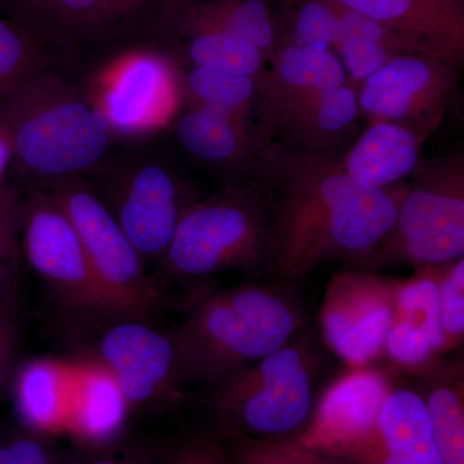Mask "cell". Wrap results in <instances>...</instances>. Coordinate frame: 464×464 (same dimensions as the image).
<instances>
[{
  "label": "cell",
  "mask_w": 464,
  "mask_h": 464,
  "mask_svg": "<svg viewBox=\"0 0 464 464\" xmlns=\"http://www.w3.org/2000/svg\"><path fill=\"white\" fill-rule=\"evenodd\" d=\"M308 323L297 286L244 283L206 293L173 333L182 386L213 389L279 350Z\"/></svg>",
  "instance_id": "cell-2"
},
{
  "label": "cell",
  "mask_w": 464,
  "mask_h": 464,
  "mask_svg": "<svg viewBox=\"0 0 464 464\" xmlns=\"http://www.w3.org/2000/svg\"><path fill=\"white\" fill-rule=\"evenodd\" d=\"M176 136L188 154L204 163H227L241 149L239 116L197 106L177 121Z\"/></svg>",
  "instance_id": "cell-24"
},
{
  "label": "cell",
  "mask_w": 464,
  "mask_h": 464,
  "mask_svg": "<svg viewBox=\"0 0 464 464\" xmlns=\"http://www.w3.org/2000/svg\"><path fill=\"white\" fill-rule=\"evenodd\" d=\"M396 282L360 268L341 271L329 280L316 326L332 355L344 365H373L383 356Z\"/></svg>",
  "instance_id": "cell-10"
},
{
  "label": "cell",
  "mask_w": 464,
  "mask_h": 464,
  "mask_svg": "<svg viewBox=\"0 0 464 464\" xmlns=\"http://www.w3.org/2000/svg\"><path fill=\"white\" fill-rule=\"evenodd\" d=\"M402 198L344 170L292 179L271 213L268 275L297 286L328 262L362 264L392 230Z\"/></svg>",
  "instance_id": "cell-1"
},
{
  "label": "cell",
  "mask_w": 464,
  "mask_h": 464,
  "mask_svg": "<svg viewBox=\"0 0 464 464\" xmlns=\"http://www.w3.org/2000/svg\"><path fill=\"white\" fill-rule=\"evenodd\" d=\"M75 362L36 359L26 362L14 380V402L30 431L65 430L74 383Z\"/></svg>",
  "instance_id": "cell-18"
},
{
  "label": "cell",
  "mask_w": 464,
  "mask_h": 464,
  "mask_svg": "<svg viewBox=\"0 0 464 464\" xmlns=\"http://www.w3.org/2000/svg\"><path fill=\"white\" fill-rule=\"evenodd\" d=\"M340 464H400L398 459L390 453L389 449L384 445L382 436L362 449L353 456L348 457Z\"/></svg>",
  "instance_id": "cell-39"
},
{
  "label": "cell",
  "mask_w": 464,
  "mask_h": 464,
  "mask_svg": "<svg viewBox=\"0 0 464 464\" xmlns=\"http://www.w3.org/2000/svg\"><path fill=\"white\" fill-rule=\"evenodd\" d=\"M386 27L418 53L450 60L463 50L464 17L458 0H331Z\"/></svg>",
  "instance_id": "cell-15"
},
{
  "label": "cell",
  "mask_w": 464,
  "mask_h": 464,
  "mask_svg": "<svg viewBox=\"0 0 464 464\" xmlns=\"http://www.w3.org/2000/svg\"><path fill=\"white\" fill-rule=\"evenodd\" d=\"M112 132L87 94L48 69L0 94V141L36 183L83 176L102 163Z\"/></svg>",
  "instance_id": "cell-3"
},
{
  "label": "cell",
  "mask_w": 464,
  "mask_h": 464,
  "mask_svg": "<svg viewBox=\"0 0 464 464\" xmlns=\"http://www.w3.org/2000/svg\"><path fill=\"white\" fill-rule=\"evenodd\" d=\"M94 190L146 264H161L188 204L168 168L146 157L103 160Z\"/></svg>",
  "instance_id": "cell-7"
},
{
  "label": "cell",
  "mask_w": 464,
  "mask_h": 464,
  "mask_svg": "<svg viewBox=\"0 0 464 464\" xmlns=\"http://www.w3.org/2000/svg\"><path fill=\"white\" fill-rule=\"evenodd\" d=\"M21 198L9 183H0V307L14 304L20 280Z\"/></svg>",
  "instance_id": "cell-28"
},
{
  "label": "cell",
  "mask_w": 464,
  "mask_h": 464,
  "mask_svg": "<svg viewBox=\"0 0 464 464\" xmlns=\"http://www.w3.org/2000/svg\"><path fill=\"white\" fill-rule=\"evenodd\" d=\"M463 253L462 185H423L402 198L392 230L357 268L439 267L463 257Z\"/></svg>",
  "instance_id": "cell-9"
},
{
  "label": "cell",
  "mask_w": 464,
  "mask_h": 464,
  "mask_svg": "<svg viewBox=\"0 0 464 464\" xmlns=\"http://www.w3.org/2000/svg\"><path fill=\"white\" fill-rule=\"evenodd\" d=\"M20 237L23 255L33 270L66 304L116 317L74 226L39 186H34L25 199H21Z\"/></svg>",
  "instance_id": "cell-8"
},
{
  "label": "cell",
  "mask_w": 464,
  "mask_h": 464,
  "mask_svg": "<svg viewBox=\"0 0 464 464\" xmlns=\"http://www.w3.org/2000/svg\"><path fill=\"white\" fill-rule=\"evenodd\" d=\"M329 355L310 322L279 350L213 387L210 406L222 438L297 440L329 381Z\"/></svg>",
  "instance_id": "cell-4"
},
{
  "label": "cell",
  "mask_w": 464,
  "mask_h": 464,
  "mask_svg": "<svg viewBox=\"0 0 464 464\" xmlns=\"http://www.w3.org/2000/svg\"><path fill=\"white\" fill-rule=\"evenodd\" d=\"M151 0H106V20L109 24L115 23L119 18L130 16L141 9Z\"/></svg>",
  "instance_id": "cell-40"
},
{
  "label": "cell",
  "mask_w": 464,
  "mask_h": 464,
  "mask_svg": "<svg viewBox=\"0 0 464 464\" xmlns=\"http://www.w3.org/2000/svg\"><path fill=\"white\" fill-rule=\"evenodd\" d=\"M344 72L356 81H366L391 58V50L380 42L362 36L341 35L335 44Z\"/></svg>",
  "instance_id": "cell-33"
},
{
  "label": "cell",
  "mask_w": 464,
  "mask_h": 464,
  "mask_svg": "<svg viewBox=\"0 0 464 464\" xmlns=\"http://www.w3.org/2000/svg\"><path fill=\"white\" fill-rule=\"evenodd\" d=\"M185 84L198 106H209L235 116H239L255 93L253 78L201 66L191 67Z\"/></svg>",
  "instance_id": "cell-27"
},
{
  "label": "cell",
  "mask_w": 464,
  "mask_h": 464,
  "mask_svg": "<svg viewBox=\"0 0 464 464\" xmlns=\"http://www.w3.org/2000/svg\"><path fill=\"white\" fill-rule=\"evenodd\" d=\"M319 97L316 121L325 132H340L353 123L359 115L360 106L356 93L347 85L324 92Z\"/></svg>",
  "instance_id": "cell-34"
},
{
  "label": "cell",
  "mask_w": 464,
  "mask_h": 464,
  "mask_svg": "<svg viewBox=\"0 0 464 464\" xmlns=\"http://www.w3.org/2000/svg\"><path fill=\"white\" fill-rule=\"evenodd\" d=\"M411 374V387L426 406L442 463L464 464L463 357H438Z\"/></svg>",
  "instance_id": "cell-17"
},
{
  "label": "cell",
  "mask_w": 464,
  "mask_h": 464,
  "mask_svg": "<svg viewBox=\"0 0 464 464\" xmlns=\"http://www.w3.org/2000/svg\"><path fill=\"white\" fill-rule=\"evenodd\" d=\"M276 69L280 79L289 87L314 91L319 96L346 82L344 67L331 50L298 43L277 52Z\"/></svg>",
  "instance_id": "cell-26"
},
{
  "label": "cell",
  "mask_w": 464,
  "mask_h": 464,
  "mask_svg": "<svg viewBox=\"0 0 464 464\" xmlns=\"http://www.w3.org/2000/svg\"><path fill=\"white\" fill-rule=\"evenodd\" d=\"M188 34L186 53L192 65L221 70L253 78L262 65L264 53L255 45L222 30L182 27Z\"/></svg>",
  "instance_id": "cell-25"
},
{
  "label": "cell",
  "mask_w": 464,
  "mask_h": 464,
  "mask_svg": "<svg viewBox=\"0 0 464 464\" xmlns=\"http://www.w3.org/2000/svg\"><path fill=\"white\" fill-rule=\"evenodd\" d=\"M439 267L415 268L396 282L395 310L383 356L396 369L414 373L442 355Z\"/></svg>",
  "instance_id": "cell-14"
},
{
  "label": "cell",
  "mask_w": 464,
  "mask_h": 464,
  "mask_svg": "<svg viewBox=\"0 0 464 464\" xmlns=\"http://www.w3.org/2000/svg\"><path fill=\"white\" fill-rule=\"evenodd\" d=\"M172 70L163 56L134 50L115 58L97 76L90 100L112 134L139 136L166 123L173 109Z\"/></svg>",
  "instance_id": "cell-13"
},
{
  "label": "cell",
  "mask_w": 464,
  "mask_h": 464,
  "mask_svg": "<svg viewBox=\"0 0 464 464\" xmlns=\"http://www.w3.org/2000/svg\"><path fill=\"white\" fill-rule=\"evenodd\" d=\"M0 5L39 39L42 32L84 34L108 25L106 0H0Z\"/></svg>",
  "instance_id": "cell-23"
},
{
  "label": "cell",
  "mask_w": 464,
  "mask_h": 464,
  "mask_svg": "<svg viewBox=\"0 0 464 464\" xmlns=\"http://www.w3.org/2000/svg\"><path fill=\"white\" fill-rule=\"evenodd\" d=\"M161 464H232L224 445L209 439H191L174 447Z\"/></svg>",
  "instance_id": "cell-36"
},
{
  "label": "cell",
  "mask_w": 464,
  "mask_h": 464,
  "mask_svg": "<svg viewBox=\"0 0 464 464\" xmlns=\"http://www.w3.org/2000/svg\"><path fill=\"white\" fill-rule=\"evenodd\" d=\"M128 409L114 378L96 360L75 362L67 431L87 441H106L121 429Z\"/></svg>",
  "instance_id": "cell-20"
},
{
  "label": "cell",
  "mask_w": 464,
  "mask_h": 464,
  "mask_svg": "<svg viewBox=\"0 0 464 464\" xmlns=\"http://www.w3.org/2000/svg\"><path fill=\"white\" fill-rule=\"evenodd\" d=\"M420 159L417 136L401 124H372L348 151L344 172L357 181L387 188L413 172Z\"/></svg>",
  "instance_id": "cell-19"
},
{
  "label": "cell",
  "mask_w": 464,
  "mask_h": 464,
  "mask_svg": "<svg viewBox=\"0 0 464 464\" xmlns=\"http://www.w3.org/2000/svg\"><path fill=\"white\" fill-rule=\"evenodd\" d=\"M182 27L222 30L249 42L259 51H271L277 39L274 14L266 0H207L188 8Z\"/></svg>",
  "instance_id": "cell-22"
},
{
  "label": "cell",
  "mask_w": 464,
  "mask_h": 464,
  "mask_svg": "<svg viewBox=\"0 0 464 464\" xmlns=\"http://www.w3.org/2000/svg\"><path fill=\"white\" fill-rule=\"evenodd\" d=\"M298 44L332 50L341 35L340 8L331 0H304L295 14Z\"/></svg>",
  "instance_id": "cell-31"
},
{
  "label": "cell",
  "mask_w": 464,
  "mask_h": 464,
  "mask_svg": "<svg viewBox=\"0 0 464 464\" xmlns=\"http://www.w3.org/2000/svg\"><path fill=\"white\" fill-rule=\"evenodd\" d=\"M440 325L442 355L451 353L464 340V258L440 266Z\"/></svg>",
  "instance_id": "cell-30"
},
{
  "label": "cell",
  "mask_w": 464,
  "mask_h": 464,
  "mask_svg": "<svg viewBox=\"0 0 464 464\" xmlns=\"http://www.w3.org/2000/svg\"><path fill=\"white\" fill-rule=\"evenodd\" d=\"M435 58L398 54L369 76L357 101L378 121H402L422 109L438 83Z\"/></svg>",
  "instance_id": "cell-16"
},
{
  "label": "cell",
  "mask_w": 464,
  "mask_h": 464,
  "mask_svg": "<svg viewBox=\"0 0 464 464\" xmlns=\"http://www.w3.org/2000/svg\"><path fill=\"white\" fill-rule=\"evenodd\" d=\"M384 445L400 464H444L422 399L393 382L380 417Z\"/></svg>",
  "instance_id": "cell-21"
},
{
  "label": "cell",
  "mask_w": 464,
  "mask_h": 464,
  "mask_svg": "<svg viewBox=\"0 0 464 464\" xmlns=\"http://www.w3.org/2000/svg\"><path fill=\"white\" fill-rule=\"evenodd\" d=\"M393 381L373 365L346 366L326 382L310 423L295 441L340 464L381 438L380 417Z\"/></svg>",
  "instance_id": "cell-11"
},
{
  "label": "cell",
  "mask_w": 464,
  "mask_h": 464,
  "mask_svg": "<svg viewBox=\"0 0 464 464\" xmlns=\"http://www.w3.org/2000/svg\"><path fill=\"white\" fill-rule=\"evenodd\" d=\"M63 209L83 246L94 276L116 317L148 319L168 304L164 290L99 194L83 176L39 182Z\"/></svg>",
  "instance_id": "cell-6"
},
{
  "label": "cell",
  "mask_w": 464,
  "mask_h": 464,
  "mask_svg": "<svg viewBox=\"0 0 464 464\" xmlns=\"http://www.w3.org/2000/svg\"><path fill=\"white\" fill-rule=\"evenodd\" d=\"M0 464H61V460L41 433L29 431L0 442Z\"/></svg>",
  "instance_id": "cell-35"
},
{
  "label": "cell",
  "mask_w": 464,
  "mask_h": 464,
  "mask_svg": "<svg viewBox=\"0 0 464 464\" xmlns=\"http://www.w3.org/2000/svg\"><path fill=\"white\" fill-rule=\"evenodd\" d=\"M96 362L111 374L128 408L179 399L174 337L140 317H116L101 335Z\"/></svg>",
  "instance_id": "cell-12"
},
{
  "label": "cell",
  "mask_w": 464,
  "mask_h": 464,
  "mask_svg": "<svg viewBox=\"0 0 464 464\" xmlns=\"http://www.w3.org/2000/svg\"><path fill=\"white\" fill-rule=\"evenodd\" d=\"M18 329L14 304L0 307V389L11 371L12 362L16 355Z\"/></svg>",
  "instance_id": "cell-37"
},
{
  "label": "cell",
  "mask_w": 464,
  "mask_h": 464,
  "mask_svg": "<svg viewBox=\"0 0 464 464\" xmlns=\"http://www.w3.org/2000/svg\"><path fill=\"white\" fill-rule=\"evenodd\" d=\"M82 464H154L149 454L139 447L112 449L88 458Z\"/></svg>",
  "instance_id": "cell-38"
},
{
  "label": "cell",
  "mask_w": 464,
  "mask_h": 464,
  "mask_svg": "<svg viewBox=\"0 0 464 464\" xmlns=\"http://www.w3.org/2000/svg\"><path fill=\"white\" fill-rule=\"evenodd\" d=\"M33 45L12 18L0 17V93L23 78L32 65Z\"/></svg>",
  "instance_id": "cell-32"
},
{
  "label": "cell",
  "mask_w": 464,
  "mask_h": 464,
  "mask_svg": "<svg viewBox=\"0 0 464 464\" xmlns=\"http://www.w3.org/2000/svg\"><path fill=\"white\" fill-rule=\"evenodd\" d=\"M271 215L243 192L190 203L182 213L161 267L179 280H204L239 271L268 274Z\"/></svg>",
  "instance_id": "cell-5"
},
{
  "label": "cell",
  "mask_w": 464,
  "mask_h": 464,
  "mask_svg": "<svg viewBox=\"0 0 464 464\" xmlns=\"http://www.w3.org/2000/svg\"><path fill=\"white\" fill-rule=\"evenodd\" d=\"M232 464H337L301 447L295 440L226 439Z\"/></svg>",
  "instance_id": "cell-29"
}]
</instances>
